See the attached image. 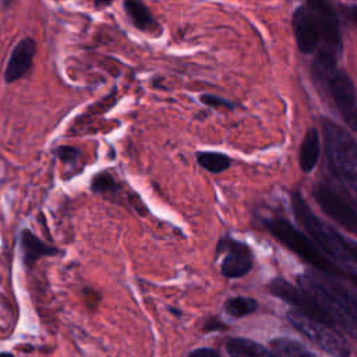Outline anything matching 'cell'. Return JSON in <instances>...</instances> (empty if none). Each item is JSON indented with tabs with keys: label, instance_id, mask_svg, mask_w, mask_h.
I'll return each instance as SVG.
<instances>
[{
	"label": "cell",
	"instance_id": "4fadbf2b",
	"mask_svg": "<svg viewBox=\"0 0 357 357\" xmlns=\"http://www.w3.org/2000/svg\"><path fill=\"white\" fill-rule=\"evenodd\" d=\"M315 280L319 286L339 303V305L344 310V312L357 324V297L343 284L336 282V278H332L325 273L312 272Z\"/></svg>",
	"mask_w": 357,
	"mask_h": 357
},
{
	"label": "cell",
	"instance_id": "5bb4252c",
	"mask_svg": "<svg viewBox=\"0 0 357 357\" xmlns=\"http://www.w3.org/2000/svg\"><path fill=\"white\" fill-rule=\"evenodd\" d=\"M20 248H21L22 262L26 269H31L38 262V259L43 257L60 254L59 248L45 244L39 237H36L28 229H22L20 233Z\"/></svg>",
	"mask_w": 357,
	"mask_h": 357
},
{
	"label": "cell",
	"instance_id": "9a60e30c",
	"mask_svg": "<svg viewBox=\"0 0 357 357\" xmlns=\"http://www.w3.org/2000/svg\"><path fill=\"white\" fill-rule=\"evenodd\" d=\"M230 357H279L273 350L244 337H233L226 343Z\"/></svg>",
	"mask_w": 357,
	"mask_h": 357
},
{
	"label": "cell",
	"instance_id": "83f0119b",
	"mask_svg": "<svg viewBox=\"0 0 357 357\" xmlns=\"http://www.w3.org/2000/svg\"><path fill=\"white\" fill-rule=\"evenodd\" d=\"M113 0H95V6L96 7H105V6H109Z\"/></svg>",
	"mask_w": 357,
	"mask_h": 357
},
{
	"label": "cell",
	"instance_id": "9c48e42d",
	"mask_svg": "<svg viewBox=\"0 0 357 357\" xmlns=\"http://www.w3.org/2000/svg\"><path fill=\"white\" fill-rule=\"evenodd\" d=\"M269 290H271V293L273 296H276L278 298L283 300L289 305L294 307V310H297V311H300V312H303V314H305V315H308L311 318L319 319V321L333 326V324H332L331 318L326 315V312L301 287H296L291 283H289L287 280L278 278V279L271 282Z\"/></svg>",
	"mask_w": 357,
	"mask_h": 357
},
{
	"label": "cell",
	"instance_id": "44dd1931",
	"mask_svg": "<svg viewBox=\"0 0 357 357\" xmlns=\"http://www.w3.org/2000/svg\"><path fill=\"white\" fill-rule=\"evenodd\" d=\"M117 188L114 177L107 172H99L91 180V191L95 194H110L116 192Z\"/></svg>",
	"mask_w": 357,
	"mask_h": 357
},
{
	"label": "cell",
	"instance_id": "f546056e",
	"mask_svg": "<svg viewBox=\"0 0 357 357\" xmlns=\"http://www.w3.org/2000/svg\"><path fill=\"white\" fill-rule=\"evenodd\" d=\"M0 357H14V356L11 353H6L4 351V353H0Z\"/></svg>",
	"mask_w": 357,
	"mask_h": 357
},
{
	"label": "cell",
	"instance_id": "484cf974",
	"mask_svg": "<svg viewBox=\"0 0 357 357\" xmlns=\"http://www.w3.org/2000/svg\"><path fill=\"white\" fill-rule=\"evenodd\" d=\"M187 357H220L215 349L211 347H199L192 350Z\"/></svg>",
	"mask_w": 357,
	"mask_h": 357
},
{
	"label": "cell",
	"instance_id": "6da1fadb",
	"mask_svg": "<svg viewBox=\"0 0 357 357\" xmlns=\"http://www.w3.org/2000/svg\"><path fill=\"white\" fill-rule=\"evenodd\" d=\"M335 54L319 49L311 63V73L318 88L333 103L346 126L357 132V92L351 78L337 67Z\"/></svg>",
	"mask_w": 357,
	"mask_h": 357
},
{
	"label": "cell",
	"instance_id": "f1b7e54d",
	"mask_svg": "<svg viewBox=\"0 0 357 357\" xmlns=\"http://www.w3.org/2000/svg\"><path fill=\"white\" fill-rule=\"evenodd\" d=\"M349 280H350V282L357 287V273H356V272H351V273H350Z\"/></svg>",
	"mask_w": 357,
	"mask_h": 357
},
{
	"label": "cell",
	"instance_id": "d6986e66",
	"mask_svg": "<svg viewBox=\"0 0 357 357\" xmlns=\"http://www.w3.org/2000/svg\"><path fill=\"white\" fill-rule=\"evenodd\" d=\"M197 160L201 167L211 173H222L231 165L230 158L220 152H198Z\"/></svg>",
	"mask_w": 357,
	"mask_h": 357
},
{
	"label": "cell",
	"instance_id": "52a82bcc",
	"mask_svg": "<svg viewBox=\"0 0 357 357\" xmlns=\"http://www.w3.org/2000/svg\"><path fill=\"white\" fill-rule=\"evenodd\" d=\"M314 198L321 209L343 229L357 236V211L347 204L329 185L319 183L312 190Z\"/></svg>",
	"mask_w": 357,
	"mask_h": 357
},
{
	"label": "cell",
	"instance_id": "7c38bea8",
	"mask_svg": "<svg viewBox=\"0 0 357 357\" xmlns=\"http://www.w3.org/2000/svg\"><path fill=\"white\" fill-rule=\"evenodd\" d=\"M35 52H36V45L32 38L21 39L14 46L8 57V61L4 70V81L10 84L24 77L32 67Z\"/></svg>",
	"mask_w": 357,
	"mask_h": 357
},
{
	"label": "cell",
	"instance_id": "ba28073f",
	"mask_svg": "<svg viewBox=\"0 0 357 357\" xmlns=\"http://www.w3.org/2000/svg\"><path fill=\"white\" fill-rule=\"evenodd\" d=\"M305 3L317 21L321 40L324 42L322 50H326L335 54L336 57H339L343 52V45H342V36L339 29V21L331 1L329 0H305Z\"/></svg>",
	"mask_w": 357,
	"mask_h": 357
},
{
	"label": "cell",
	"instance_id": "ffe728a7",
	"mask_svg": "<svg viewBox=\"0 0 357 357\" xmlns=\"http://www.w3.org/2000/svg\"><path fill=\"white\" fill-rule=\"evenodd\" d=\"M258 308V303L250 297H231L225 303V311L234 318H241L252 314Z\"/></svg>",
	"mask_w": 357,
	"mask_h": 357
},
{
	"label": "cell",
	"instance_id": "e0dca14e",
	"mask_svg": "<svg viewBox=\"0 0 357 357\" xmlns=\"http://www.w3.org/2000/svg\"><path fill=\"white\" fill-rule=\"evenodd\" d=\"M124 10L135 28L145 32L156 28V21L142 0H124Z\"/></svg>",
	"mask_w": 357,
	"mask_h": 357
},
{
	"label": "cell",
	"instance_id": "7402d4cb",
	"mask_svg": "<svg viewBox=\"0 0 357 357\" xmlns=\"http://www.w3.org/2000/svg\"><path fill=\"white\" fill-rule=\"evenodd\" d=\"M54 153L64 163H74L79 156V151L73 146H60L54 151Z\"/></svg>",
	"mask_w": 357,
	"mask_h": 357
},
{
	"label": "cell",
	"instance_id": "2e32d148",
	"mask_svg": "<svg viewBox=\"0 0 357 357\" xmlns=\"http://www.w3.org/2000/svg\"><path fill=\"white\" fill-rule=\"evenodd\" d=\"M319 134L315 128H310L305 132L300 146V167L304 173H310L315 167L319 158Z\"/></svg>",
	"mask_w": 357,
	"mask_h": 357
},
{
	"label": "cell",
	"instance_id": "8992f818",
	"mask_svg": "<svg viewBox=\"0 0 357 357\" xmlns=\"http://www.w3.org/2000/svg\"><path fill=\"white\" fill-rule=\"evenodd\" d=\"M298 287H301L305 293H308L318 305L326 312L331 318L333 326L353 339H357V324L344 312V310L339 305L336 300H333L315 280L312 272H307L297 276Z\"/></svg>",
	"mask_w": 357,
	"mask_h": 357
},
{
	"label": "cell",
	"instance_id": "5b68a950",
	"mask_svg": "<svg viewBox=\"0 0 357 357\" xmlns=\"http://www.w3.org/2000/svg\"><path fill=\"white\" fill-rule=\"evenodd\" d=\"M287 319L290 324L314 342L319 349L331 354L332 357H349L350 346L344 337L333 326L311 318L297 310H290L287 312Z\"/></svg>",
	"mask_w": 357,
	"mask_h": 357
},
{
	"label": "cell",
	"instance_id": "3957f363",
	"mask_svg": "<svg viewBox=\"0 0 357 357\" xmlns=\"http://www.w3.org/2000/svg\"><path fill=\"white\" fill-rule=\"evenodd\" d=\"M324 144L332 169L349 181H357V139L331 119H322Z\"/></svg>",
	"mask_w": 357,
	"mask_h": 357
},
{
	"label": "cell",
	"instance_id": "7a4b0ae2",
	"mask_svg": "<svg viewBox=\"0 0 357 357\" xmlns=\"http://www.w3.org/2000/svg\"><path fill=\"white\" fill-rule=\"evenodd\" d=\"M265 226L269 233L276 237L283 245H286L305 262L311 264L321 273L349 280L351 271H344L339 265H336L311 238L298 231L287 220L268 219L265 220Z\"/></svg>",
	"mask_w": 357,
	"mask_h": 357
},
{
	"label": "cell",
	"instance_id": "603a6c76",
	"mask_svg": "<svg viewBox=\"0 0 357 357\" xmlns=\"http://www.w3.org/2000/svg\"><path fill=\"white\" fill-rule=\"evenodd\" d=\"M201 102L209 107H227V109H233L234 105L230 102V100H226L220 96H216V95H202L201 98Z\"/></svg>",
	"mask_w": 357,
	"mask_h": 357
},
{
	"label": "cell",
	"instance_id": "ac0fdd59",
	"mask_svg": "<svg viewBox=\"0 0 357 357\" xmlns=\"http://www.w3.org/2000/svg\"><path fill=\"white\" fill-rule=\"evenodd\" d=\"M272 350L279 357H317L311 351H308L301 343L289 339V337H278L271 342Z\"/></svg>",
	"mask_w": 357,
	"mask_h": 357
},
{
	"label": "cell",
	"instance_id": "d4e9b609",
	"mask_svg": "<svg viewBox=\"0 0 357 357\" xmlns=\"http://www.w3.org/2000/svg\"><path fill=\"white\" fill-rule=\"evenodd\" d=\"M343 17L354 26H357V6H342Z\"/></svg>",
	"mask_w": 357,
	"mask_h": 357
},
{
	"label": "cell",
	"instance_id": "277c9868",
	"mask_svg": "<svg viewBox=\"0 0 357 357\" xmlns=\"http://www.w3.org/2000/svg\"><path fill=\"white\" fill-rule=\"evenodd\" d=\"M291 206L297 222L308 233L310 238L331 258L339 262L351 261L340 243V234L324 225L310 209L305 199L294 192L291 197Z\"/></svg>",
	"mask_w": 357,
	"mask_h": 357
},
{
	"label": "cell",
	"instance_id": "30bf717a",
	"mask_svg": "<svg viewBox=\"0 0 357 357\" xmlns=\"http://www.w3.org/2000/svg\"><path fill=\"white\" fill-rule=\"evenodd\" d=\"M291 28L297 47L304 54H311L318 49L321 42L317 21L307 6L297 7L291 17Z\"/></svg>",
	"mask_w": 357,
	"mask_h": 357
},
{
	"label": "cell",
	"instance_id": "cb8c5ba5",
	"mask_svg": "<svg viewBox=\"0 0 357 357\" xmlns=\"http://www.w3.org/2000/svg\"><path fill=\"white\" fill-rule=\"evenodd\" d=\"M340 243H342L344 251L347 252V255L350 257V259L357 262V241L344 238V237L340 234Z\"/></svg>",
	"mask_w": 357,
	"mask_h": 357
},
{
	"label": "cell",
	"instance_id": "4316f807",
	"mask_svg": "<svg viewBox=\"0 0 357 357\" xmlns=\"http://www.w3.org/2000/svg\"><path fill=\"white\" fill-rule=\"evenodd\" d=\"M204 329H205L206 332H211V331H222V329H225V325H223L222 322H219L218 319L212 318V319H209V321L205 324Z\"/></svg>",
	"mask_w": 357,
	"mask_h": 357
},
{
	"label": "cell",
	"instance_id": "8fae6325",
	"mask_svg": "<svg viewBox=\"0 0 357 357\" xmlns=\"http://www.w3.org/2000/svg\"><path fill=\"white\" fill-rule=\"evenodd\" d=\"M218 251H226L220 265V272L223 276L236 279L247 275L251 271L252 258L247 245L230 238H222L218 245Z\"/></svg>",
	"mask_w": 357,
	"mask_h": 357
}]
</instances>
